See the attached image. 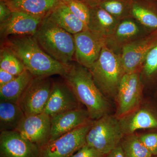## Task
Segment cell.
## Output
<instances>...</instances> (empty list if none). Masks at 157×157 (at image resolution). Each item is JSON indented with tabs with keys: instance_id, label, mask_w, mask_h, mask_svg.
<instances>
[{
	"instance_id": "obj_1",
	"label": "cell",
	"mask_w": 157,
	"mask_h": 157,
	"mask_svg": "<svg viewBox=\"0 0 157 157\" xmlns=\"http://www.w3.org/2000/svg\"><path fill=\"white\" fill-rule=\"evenodd\" d=\"M3 45L12 50L34 77L63 76L67 70L69 65L63 64L49 56L33 36H11L5 39Z\"/></svg>"
},
{
	"instance_id": "obj_2",
	"label": "cell",
	"mask_w": 157,
	"mask_h": 157,
	"mask_svg": "<svg viewBox=\"0 0 157 157\" xmlns=\"http://www.w3.org/2000/svg\"><path fill=\"white\" fill-rule=\"evenodd\" d=\"M80 104L86 107L92 120L109 113L110 105L98 88L88 68L72 62L63 76Z\"/></svg>"
},
{
	"instance_id": "obj_3",
	"label": "cell",
	"mask_w": 157,
	"mask_h": 157,
	"mask_svg": "<svg viewBox=\"0 0 157 157\" xmlns=\"http://www.w3.org/2000/svg\"><path fill=\"white\" fill-rule=\"evenodd\" d=\"M36 41L49 56L62 63L69 65L75 55L74 36L46 17L34 35Z\"/></svg>"
},
{
	"instance_id": "obj_4",
	"label": "cell",
	"mask_w": 157,
	"mask_h": 157,
	"mask_svg": "<svg viewBox=\"0 0 157 157\" xmlns=\"http://www.w3.org/2000/svg\"><path fill=\"white\" fill-rule=\"evenodd\" d=\"M89 70L102 93L116 98L121 82L125 74L121 55L104 45L98 60Z\"/></svg>"
},
{
	"instance_id": "obj_5",
	"label": "cell",
	"mask_w": 157,
	"mask_h": 157,
	"mask_svg": "<svg viewBox=\"0 0 157 157\" xmlns=\"http://www.w3.org/2000/svg\"><path fill=\"white\" fill-rule=\"evenodd\" d=\"M124 136L118 118L108 113L93 120L86 144L106 155L119 145Z\"/></svg>"
},
{
	"instance_id": "obj_6",
	"label": "cell",
	"mask_w": 157,
	"mask_h": 157,
	"mask_svg": "<svg viewBox=\"0 0 157 157\" xmlns=\"http://www.w3.org/2000/svg\"><path fill=\"white\" fill-rule=\"evenodd\" d=\"M93 120L40 147L38 157H71L86 144Z\"/></svg>"
},
{
	"instance_id": "obj_7",
	"label": "cell",
	"mask_w": 157,
	"mask_h": 157,
	"mask_svg": "<svg viewBox=\"0 0 157 157\" xmlns=\"http://www.w3.org/2000/svg\"><path fill=\"white\" fill-rule=\"evenodd\" d=\"M53 82L50 77L34 76L18 102L26 116L43 112Z\"/></svg>"
},
{
	"instance_id": "obj_8",
	"label": "cell",
	"mask_w": 157,
	"mask_h": 157,
	"mask_svg": "<svg viewBox=\"0 0 157 157\" xmlns=\"http://www.w3.org/2000/svg\"><path fill=\"white\" fill-rule=\"evenodd\" d=\"M73 36L75 61L90 69L98 60L102 48L106 45L107 37L89 29L75 34Z\"/></svg>"
},
{
	"instance_id": "obj_9",
	"label": "cell",
	"mask_w": 157,
	"mask_h": 157,
	"mask_svg": "<svg viewBox=\"0 0 157 157\" xmlns=\"http://www.w3.org/2000/svg\"><path fill=\"white\" fill-rule=\"evenodd\" d=\"M142 84L140 72L124 75L121 82L116 99V116L118 118L137 109L141 101Z\"/></svg>"
},
{
	"instance_id": "obj_10",
	"label": "cell",
	"mask_w": 157,
	"mask_h": 157,
	"mask_svg": "<svg viewBox=\"0 0 157 157\" xmlns=\"http://www.w3.org/2000/svg\"><path fill=\"white\" fill-rule=\"evenodd\" d=\"M157 45V31L124 47L121 53L125 74L140 72L147 56Z\"/></svg>"
},
{
	"instance_id": "obj_11",
	"label": "cell",
	"mask_w": 157,
	"mask_h": 157,
	"mask_svg": "<svg viewBox=\"0 0 157 157\" xmlns=\"http://www.w3.org/2000/svg\"><path fill=\"white\" fill-rule=\"evenodd\" d=\"M149 33L130 16L120 21L112 33L107 37L106 45L115 53L121 55L124 47Z\"/></svg>"
},
{
	"instance_id": "obj_12",
	"label": "cell",
	"mask_w": 157,
	"mask_h": 157,
	"mask_svg": "<svg viewBox=\"0 0 157 157\" xmlns=\"http://www.w3.org/2000/svg\"><path fill=\"white\" fill-rule=\"evenodd\" d=\"M51 130V117L42 113L25 116L15 131L26 140L41 147L49 142Z\"/></svg>"
},
{
	"instance_id": "obj_13",
	"label": "cell",
	"mask_w": 157,
	"mask_h": 157,
	"mask_svg": "<svg viewBox=\"0 0 157 157\" xmlns=\"http://www.w3.org/2000/svg\"><path fill=\"white\" fill-rule=\"evenodd\" d=\"M80 103L67 82L53 81L50 96L43 113L51 117L79 108Z\"/></svg>"
},
{
	"instance_id": "obj_14",
	"label": "cell",
	"mask_w": 157,
	"mask_h": 157,
	"mask_svg": "<svg viewBox=\"0 0 157 157\" xmlns=\"http://www.w3.org/2000/svg\"><path fill=\"white\" fill-rule=\"evenodd\" d=\"M40 147L16 131L0 133V157H38Z\"/></svg>"
},
{
	"instance_id": "obj_15",
	"label": "cell",
	"mask_w": 157,
	"mask_h": 157,
	"mask_svg": "<svg viewBox=\"0 0 157 157\" xmlns=\"http://www.w3.org/2000/svg\"><path fill=\"white\" fill-rule=\"evenodd\" d=\"M43 19L23 12L12 11L10 18L0 24L1 38L5 39L11 36H34Z\"/></svg>"
},
{
	"instance_id": "obj_16",
	"label": "cell",
	"mask_w": 157,
	"mask_h": 157,
	"mask_svg": "<svg viewBox=\"0 0 157 157\" xmlns=\"http://www.w3.org/2000/svg\"><path fill=\"white\" fill-rule=\"evenodd\" d=\"M92 120L86 109H72L51 117V130L49 141L88 123Z\"/></svg>"
},
{
	"instance_id": "obj_17",
	"label": "cell",
	"mask_w": 157,
	"mask_h": 157,
	"mask_svg": "<svg viewBox=\"0 0 157 157\" xmlns=\"http://www.w3.org/2000/svg\"><path fill=\"white\" fill-rule=\"evenodd\" d=\"M12 11L23 12L34 17L44 18L63 0H6L4 1Z\"/></svg>"
},
{
	"instance_id": "obj_18",
	"label": "cell",
	"mask_w": 157,
	"mask_h": 157,
	"mask_svg": "<svg viewBox=\"0 0 157 157\" xmlns=\"http://www.w3.org/2000/svg\"><path fill=\"white\" fill-rule=\"evenodd\" d=\"M124 135H132L140 129L157 128V118L145 109H136L119 118Z\"/></svg>"
},
{
	"instance_id": "obj_19",
	"label": "cell",
	"mask_w": 157,
	"mask_h": 157,
	"mask_svg": "<svg viewBox=\"0 0 157 157\" xmlns=\"http://www.w3.org/2000/svg\"><path fill=\"white\" fill-rule=\"evenodd\" d=\"M131 16L150 33L157 31V3L153 0H133Z\"/></svg>"
},
{
	"instance_id": "obj_20",
	"label": "cell",
	"mask_w": 157,
	"mask_h": 157,
	"mask_svg": "<svg viewBox=\"0 0 157 157\" xmlns=\"http://www.w3.org/2000/svg\"><path fill=\"white\" fill-rule=\"evenodd\" d=\"M47 17L57 25L73 35L88 29L64 2L56 8Z\"/></svg>"
},
{
	"instance_id": "obj_21",
	"label": "cell",
	"mask_w": 157,
	"mask_h": 157,
	"mask_svg": "<svg viewBox=\"0 0 157 157\" xmlns=\"http://www.w3.org/2000/svg\"><path fill=\"white\" fill-rule=\"evenodd\" d=\"M119 21L99 6L90 8L88 29L107 38L112 33Z\"/></svg>"
},
{
	"instance_id": "obj_22",
	"label": "cell",
	"mask_w": 157,
	"mask_h": 157,
	"mask_svg": "<svg viewBox=\"0 0 157 157\" xmlns=\"http://www.w3.org/2000/svg\"><path fill=\"white\" fill-rule=\"evenodd\" d=\"M33 77L28 70H26L12 81L0 87L1 101L18 104L21 97Z\"/></svg>"
},
{
	"instance_id": "obj_23",
	"label": "cell",
	"mask_w": 157,
	"mask_h": 157,
	"mask_svg": "<svg viewBox=\"0 0 157 157\" xmlns=\"http://www.w3.org/2000/svg\"><path fill=\"white\" fill-rule=\"evenodd\" d=\"M25 116L17 103L0 101V131H15Z\"/></svg>"
},
{
	"instance_id": "obj_24",
	"label": "cell",
	"mask_w": 157,
	"mask_h": 157,
	"mask_svg": "<svg viewBox=\"0 0 157 157\" xmlns=\"http://www.w3.org/2000/svg\"><path fill=\"white\" fill-rule=\"evenodd\" d=\"M0 68L17 76L26 68L20 59L9 47L2 45L0 51Z\"/></svg>"
},
{
	"instance_id": "obj_25",
	"label": "cell",
	"mask_w": 157,
	"mask_h": 157,
	"mask_svg": "<svg viewBox=\"0 0 157 157\" xmlns=\"http://www.w3.org/2000/svg\"><path fill=\"white\" fill-rule=\"evenodd\" d=\"M125 136L120 144L125 157H152L153 155L138 136L134 134Z\"/></svg>"
},
{
	"instance_id": "obj_26",
	"label": "cell",
	"mask_w": 157,
	"mask_h": 157,
	"mask_svg": "<svg viewBox=\"0 0 157 157\" xmlns=\"http://www.w3.org/2000/svg\"><path fill=\"white\" fill-rule=\"evenodd\" d=\"M133 0H103L99 6L119 20L131 16Z\"/></svg>"
},
{
	"instance_id": "obj_27",
	"label": "cell",
	"mask_w": 157,
	"mask_h": 157,
	"mask_svg": "<svg viewBox=\"0 0 157 157\" xmlns=\"http://www.w3.org/2000/svg\"><path fill=\"white\" fill-rule=\"evenodd\" d=\"M63 1L70 11L87 26L90 18V8L79 0Z\"/></svg>"
},
{
	"instance_id": "obj_28",
	"label": "cell",
	"mask_w": 157,
	"mask_h": 157,
	"mask_svg": "<svg viewBox=\"0 0 157 157\" xmlns=\"http://www.w3.org/2000/svg\"><path fill=\"white\" fill-rule=\"evenodd\" d=\"M142 68L144 74L147 77H151L157 73V45L149 52Z\"/></svg>"
},
{
	"instance_id": "obj_29",
	"label": "cell",
	"mask_w": 157,
	"mask_h": 157,
	"mask_svg": "<svg viewBox=\"0 0 157 157\" xmlns=\"http://www.w3.org/2000/svg\"><path fill=\"white\" fill-rule=\"evenodd\" d=\"M142 143L153 155H157V133H151L139 137Z\"/></svg>"
},
{
	"instance_id": "obj_30",
	"label": "cell",
	"mask_w": 157,
	"mask_h": 157,
	"mask_svg": "<svg viewBox=\"0 0 157 157\" xmlns=\"http://www.w3.org/2000/svg\"><path fill=\"white\" fill-rule=\"evenodd\" d=\"M105 155L86 144L71 157H105Z\"/></svg>"
},
{
	"instance_id": "obj_31",
	"label": "cell",
	"mask_w": 157,
	"mask_h": 157,
	"mask_svg": "<svg viewBox=\"0 0 157 157\" xmlns=\"http://www.w3.org/2000/svg\"><path fill=\"white\" fill-rule=\"evenodd\" d=\"M12 11L2 0L0 1V24L7 21L11 17Z\"/></svg>"
},
{
	"instance_id": "obj_32",
	"label": "cell",
	"mask_w": 157,
	"mask_h": 157,
	"mask_svg": "<svg viewBox=\"0 0 157 157\" xmlns=\"http://www.w3.org/2000/svg\"><path fill=\"white\" fill-rule=\"evenodd\" d=\"M16 76L0 68V87L12 81Z\"/></svg>"
},
{
	"instance_id": "obj_33",
	"label": "cell",
	"mask_w": 157,
	"mask_h": 157,
	"mask_svg": "<svg viewBox=\"0 0 157 157\" xmlns=\"http://www.w3.org/2000/svg\"><path fill=\"white\" fill-rule=\"evenodd\" d=\"M105 157H125L120 144L105 155Z\"/></svg>"
},
{
	"instance_id": "obj_34",
	"label": "cell",
	"mask_w": 157,
	"mask_h": 157,
	"mask_svg": "<svg viewBox=\"0 0 157 157\" xmlns=\"http://www.w3.org/2000/svg\"><path fill=\"white\" fill-rule=\"evenodd\" d=\"M86 5L89 8L99 6L103 0H79Z\"/></svg>"
},
{
	"instance_id": "obj_35",
	"label": "cell",
	"mask_w": 157,
	"mask_h": 157,
	"mask_svg": "<svg viewBox=\"0 0 157 157\" xmlns=\"http://www.w3.org/2000/svg\"><path fill=\"white\" fill-rule=\"evenodd\" d=\"M2 1H6V0H2Z\"/></svg>"
},
{
	"instance_id": "obj_36",
	"label": "cell",
	"mask_w": 157,
	"mask_h": 157,
	"mask_svg": "<svg viewBox=\"0 0 157 157\" xmlns=\"http://www.w3.org/2000/svg\"><path fill=\"white\" fill-rule=\"evenodd\" d=\"M156 2H157V0H156Z\"/></svg>"
}]
</instances>
